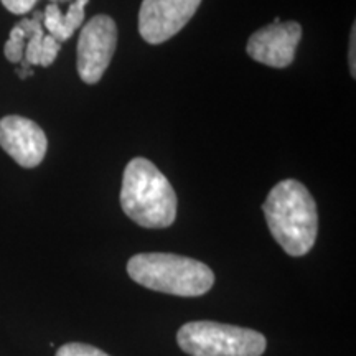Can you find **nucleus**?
Returning <instances> with one entry per match:
<instances>
[{"instance_id":"obj_1","label":"nucleus","mask_w":356,"mask_h":356,"mask_svg":"<svg viewBox=\"0 0 356 356\" xmlns=\"http://www.w3.org/2000/svg\"><path fill=\"white\" fill-rule=\"evenodd\" d=\"M267 226L289 256L300 257L314 248L318 233L317 204L297 180H282L262 204Z\"/></svg>"},{"instance_id":"obj_2","label":"nucleus","mask_w":356,"mask_h":356,"mask_svg":"<svg viewBox=\"0 0 356 356\" xmlns=\"http://www.w3.org/2000/svg\"><path fill=\"white\" fill-rule=\"evenodd\" d=\"M122 211L144 228H168L177 218V195L167 177L150 160L137 157L124 170Z\"/></svg>"},{"instance_id":"obj_3","label":"nucleus","mask_w":356,"mask_h":356,"mask_svg":"<svg viewBox=\"0 0 356 356\" xmlns=\"http://www.w3.org/2000/svg\"><path fill=\"white\" fill-rule=\"evenodd\" d=\"M127 273L142 287L178 297H200L215 284V274L207 264L168 252L134 256Z\"/></svg>"},{"instance_id":"obj_4","label":"nucleus","mask_w":356,"mask_h":356,"mask_svg":"<svg viewBox=\"0 0 356 356\" xmlns=\"http://www.w3.org/2000/svg\"><path fill=\"white\" fill-rule=\"evenodd\" d=\"M177 341L190 356H261L267 346L259 332L216 322L185 323Z\"/></svg>"},{"instance_id":"obj_5","label":"nucleus","mask_w":356,"mask_h":356,"mask_svg":"<svg viewBox=\"0 0 356 356\" xmlns=\"http://www.w3.org/2000/svg\"><path fill=\"white\" fill-rule=\"evenodd\" d=\"M118 44V26L108 15H96L83 26L78 40V73L86 84H96L108 70Z\"/></svg>"},{"instance_id":"obj_6","label":"nucleus","mask_w":356,"mask_h":356,"mask_svg":"<svg viewBox=\"0 0 356 356\" xmlns=\"http://www.w3.org/2000/svg\"><path fill=\"white\" fill-rule=\"evenodd\" d=\"M202 0H142L139 33L147 43L160 44L180 32Z\"/></svg>"},{"instance_id":"obj_7","label":"nucleus","mask_w":356,"mask_h":356,"mask_svg":"<svg viewBox=\"0 0 356 356\" xmlns=\"http://www.w3.org/2000/svg\"><path fill=\"white\" fill-rule=\"evenodd\" d=\"M302 26L297 22H279L262 26L248 40L246 51L257 63L286 68L293 61Z\"/></svg>"},{"instance_id":"obj_8","label":"nucleus","mask_w":356,"mask_h":356,"mask_svg":"<svg viewBox=\"0 0 356 356\" xmlns=\"http://www.w3.org/2000/svg\"><path fill=\"white\" fill-rule=\"evenodd\" d=\"M0 147L24 168L42 163L48 149L43 129L22 115L0 119Z\"/></svg>"},{"instance_id":"obj_9","label":"nucleus","mask_w":356,"mask_h":356,"mask_svg":"<svg viewBox=\"0 0 356 356\" xmlns=\"http://www.w3.org/2000/svg\"><path fill=\"white\" fill-rule=\"evenodd\" d=\"M22 29L25 30L26 43L24 63L32 66L40 65V55H42L44 29H43V12H35L33 19H24L19 22Z\"/></svg>"},{"instance_id":"obj_10","label":"nucleus","mask_w":356,"mask_h":356,"mask_svg":"<svg viewBox=\"0 0 356 356\" xmlns=\"http://www.w3.org/2000/svg\"><path fill=\"white\" fill-rule=\"evenodd\" d=\"M25 43H26V35L25 30L22 29L20 24H17L12 29L10 37H8L6 47H3V55L8 61L12 63H22L25 55Z\"/></svg>"},{"instance_id":"obj_11","label":"nucleus","mask_w":356,"mask_h":356,"mask_svg":"<svg viewBox=\"0 0 356 356\" xmlns=\"http://www.w3.org/2000/svg\"><path fill=\"white\" fill-rule=\"evenodd\" d=\"M89 0H73L70 3L68 12L63 13V38L65 42L73 37L79 26L84 22V8H86Z\"/></svg>"},{"instance_id":"obj_12","label":"nucleus","mask_w":356,"mask_h":356,"mask_svg":"<svg viewBox=\"0 0 356 356\" xmlns=\"http://www.w3.org/2000/svg\"><path fill=\"white\" fill-rule=\"evenodd\" d=\"M56 356H109L96 346L86 343H66L56 351Z\"/></svg>"},{"instance_id":"obj_13","label":"nucleus","mask_w":356,"mask_h":356,"mask_svg":"<svg viewBox=\"0 0 356 356\" xmlns=\"http://www.w3.org/2000/svg\"><path fill=\"white\" fill-rule=\"evenodd\" d=\"M60 50H61V43L56 42V40L53 38L51 35L44 33L42 55H40V65L38 66H43V68H47V66L53 65V61L56 60V56H58V53H60Z\"/></svg>"},{"instance_id":"obj_14","label":"nucleus","mask_w":356,"mask_h":356,"mask_svg":"<svg viewBox=\"0 0 356 356\" xmlns=\"http://www.w3.org/2000/svg\"><path fill=\"white\" fill-rule=\"evenodd\" d=\"M0 2L3 3V7L8 12L17 13V15H24V13H29L37 6L38 0H0Z\"/></svg>"},{"instance_id":"obj_15","label":"nucleus","mask_w":356,"mask_h":356,"mask_svg":"<svg viewBox=\"0 0 356 356\" xmlns=\"http://www.w3.org/2000/svg\"><path fill=\"white\" fill-rule=\"evenodd\" d=\"M356 30H355V25L351 26V37H350V53H348V60H350V70H351V76H356V70H355V66H356V58H355V48H356Z\"/></svg>"},{"instance_id":"obj_16","label":"nucleus","mask_w":356,"mask_h":356,"mask_svg":"<svg viewBox=\"0 0 356 356\" xmlns=\"http://www.w3.org/2000/svg\"><path fill=\"white\" fill-rule=\"evenodd\" d=\"M63 2H70V0H50V3H63Z\"/></svg>"}]
</instances>
